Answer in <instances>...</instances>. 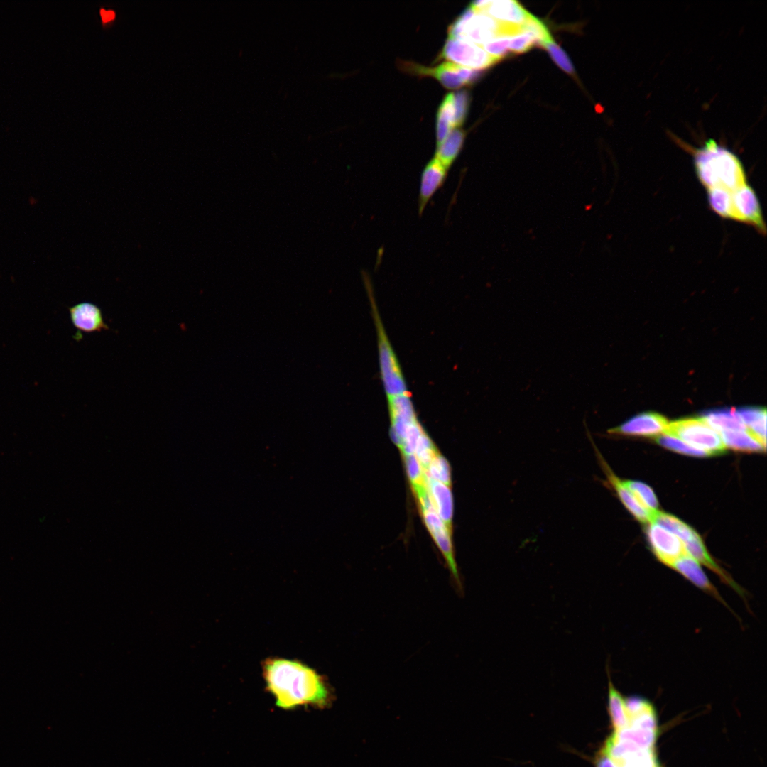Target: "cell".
I'll use <instances>...</instances> for the list:
<instances>
[{
    "label": "cell",
    "instance_id": "10",
    "mask_svg": "<svg viewBox=\"0 0 767 767\" xmlns=\"http://www.w3.org/2000/svg\"><path fill=\"white\" fill-rule=\"evenodd\" d=\"M448 170L435 157L424 167L420 175L418 200L419 216L423 214L433 197L445 184Z\"/></svg>",
    "mask_w": 767,
    "mask_h": 767
},
{
    "label": "cell",
    "instance_id": "22",
    "mask_svg": "<svg viewBox=\"0 0 767 767\" xmlns=\"http://www.w3.org/2000/svg\"><path fill=\"white\" fill-rule=\"evenodd\" d=\"M725 445L729 448L745 452H762L766 447L748 431H724L719 433Z\"/></svg>",
    "mask_w": 767,
    "mask_h": 767
},
{
    "label": "cell",
    "instance_id": "6",
    "mask_svg": "<svg viewBox=\"0 0 767 767\" xmlns=\"http://www.w3.org/2000/svg\"><path fill=\"white\" fill-rule=\"evenodd\" d=\"M440 57L460 66L477 70L489 68L500 61L477 44L452 38L446 40Z\"/></svg>",
    "mask_w": 767,
    "mask_h": 767
},
{
    "label": "cell",
    "instance_id": "8",
    "mask_svg": "<svg viewBox=\"0 0 767 767\" xmlns=\"http://www.w3.org/2000/svg\"><path fill=\"white\" fill-rule=\"evenodd\" d=\"M648 541L658 560L670 567L682 555L687 554L683 543L663 527L651 523L647 530Z\"/></svg>",
    "mask_w": 767,
    "mask_h": 767
},
{
    "label": "cell",
    "instance_id": "19",
    "mask_svg": "<svg viewBox=\"0 0 767 767\" xmlns=\"http://www.w3.org/2000/svg\"><path fill=\"white\" fill-rule=\"evenodd\" d=\"M608 713L614 731H619L629 725V718L626 712L625 698L614 687L609 677Z\"/></svg>",
    "mask_w": 767,
    "mask_h": 767
},
{
    "label": "cell",
    "instance_id": "11",
    "mask_svg": "<svg viewBox=\"0 0 767 767\" xmlns=\"http://www.w3.org/2000/svg\"><path fill=\"white\" fill-rule=\"evenodd\" d=\"M668 424L663 415L645 413L631 418L607 432L612 435L652 436L663 433Z\"/></svg>",
    "mask_w": 767,
    "mask_h": 767
},
{
    "label": "cell",
    "instance_id": "17",
    "mask_svg": "<svg viewBox=\"0 0 767 767\" xmlns=\"http://www.w3.org/2000/svg\"><path fill=\"white\" fill-rule=\"evenodd\" d=\"M736 413L748 432L766 447V410L761 408H743Z\"/></svg>",
    "mask_w": 767,
    "mask_h": 767
},
{
    "label": "cell",
    "instance_id": "30",
    "mask_svg": "<svg viewBox=\"0 0 767 767\" xmlns=\"http://www.w3.org/2000/svg\"><path fill=\"white\" fill-rule=\"evenodd\" d=\"M437 453H438L437 450L425 432L417 442L414 450V455L420 462L423 469H425Z\"/></svg>",
    "mask_w": 767,
    "mask_h": 767
},
{
    "label": "cell",
    "instance_id": "9",
    "mask_svg": "<svg viewBox=\"0 0 767 767\" xmlns=\"http://www.w3.org/2000/svg\"><path fill=\"white\" fill-rule=\"evenodd\" d=\"M472 6L500 22L518 26L524 24L531 14L515 0L475 1Z\"/></svg>",
    "mask_w": 767,
    "mask_h": 767
},
{
    "label": "cell",
    "instance_id": "28",
    "mask_svg": "<svg viewBox=\"0 0 767 767\" xmlns=\"http://www.w3.org/2000/svg\"><path fill=\"white\" fill-rule=\"evenodd\" d=\"M656 440L659 445L664 447L681 454L697 457L709 455L706 452L694 447L685 442L670 435H663L657 436Z\"/></svg>",
    "mask_w": 767,
    "mask_h": 767
},
{
    "label": "cell",
    "instance_id": "20",
    "mask_svg": "<svg viewBox=\"0 0 767 767\" xmlns=\"http://www.w3.org/2000/svg\"><path fill=\"white\" fill-rule=\"evenodd\" d=\"M454 127L455 110L453 93H447L440 104L437 114V146L446 138Z\"/></svg>",
    "mask_w": 767,
    "mask_h": 767
},
{
    "label": "cell",
    "instance_id": "12",
    "mask_svg": "<svg viewBox=\"0 0 767 767\" xmlns=\"http://www.w3.org/2000/svg\"><path fill=\"white\" fill-rule=\"evenodd\" d=\"M678 573L692 583L695 586L715 598L727 606V603L715 586L702 570L700 563L687 553L680 557L671 566Z\"/></svg>",
    "mask_w": 767,
    "mask_h": 767
},
{
    "label": "cell",
    "instance_id": "2",
    "mask_svg": "<svg viewBox=\"0 0 767 767\" xmlns=\"http://www.w3.org/2000/svg\"><path fill=\"white\" fill-rule=\"evenodd\" d=\"M700 183L707 189L722 187L731 192L747 183L743 165L729 149L709 138L698 148H689Z\"/></svg>",
    "mask_w": 767,
    "mask_h": 767
},
{
    "label": "cell",
    "instance_id": "32",
    "mask_svg": "<svg viewBox=\"0 0 767 767\" xmlns=\"http://www.w3.org/2000/svg\"><path fill=\"white\" fill-rule=\"evenodd\" d=\"M510 40L511 36L499 37L491 40L480 46L486 52L496 57L501 60L510 53Z\"/></svg>",
    "mask_w": 767,
    "mask_h": 767
},
{
    "label": "cell",
    "instance_id": "21",
    "mask_svg": "<svg viewBox=\"0 0 767 767\" xmlns=\"http://www.w3.org/2000/svg\"><path fill=\"white\" fill-rule=\"evenodd\" d=\"M651 523H655L676 535L685 543L692 540L697 533L688 525L672 515L655 511L651 516Z\"/></svg>",
    "mask_w": 767,
    "mask_h": 767
},
{
    "label": "cell",
    "instance_id": "15",
    "mask_svg": "<svg viewBox=\"0 0 767 767\" xmlns=\"http://www.w3.org/2000/svg\"><path fill=\"white\" fill-rule=\"evenodd\" d=\"M425 486L434 508L445 524L451 530L453 516V499L448 485L433 480L425 475Z\"/></svg>",
    "mask_w": 767,
    "mask_h": 767
},
{
    "label": "cell",
    "instance_id": "14",
    "mask_svg": "<svg viewBox=\"0 0 767 767\" xmlns=\"http://www.w3.org/2000/svg\"><path fill=\"white\" fill-rule=\"evenodd\" d=\"M70 320L80 332L92 333L109 329L100 308L96 305L82 302L69 308Z\"/></svg>",
    "mask_w": 767,
    "mask_h": 767
},
{
    "label": "cell",
    "instance_id": "31",
    "mask_svg": "<svg viewBox=\"0 0 767 767\" xmlns=\"http://www.w3.org/2000/svg\"><path fill=\"white\" fill-rule=\"evenodd\" d=\"M470 103V95L465 89L453 93L455 127H459L465 121Z\"/></svg>",
    "mask_w": 767,
    "mask_h": 767
},
{
    "label": "cell",
    "instance_id": "5",
    "mask_svg": "<svg viewBox=\"0 0 767 767\" xmlns=\"http://www.w3.org/2000/svg\"><path fill=\"white\" fill-rule=\"evenodd\" d=\"M401 68L420 76H430L447 89H457L472 84L482 75L481 70L464 67L452 62H445L435 67H425L411 62H403Z\"/></svg>",
    "mask_w": 767,
    "mask_h": 767
},
{
    "label": "cell",
    "instance_id": "18",
    "mask_svg": "<svg viewBox=\"0 0 767 767\" xmlns=\"http://www.w3.org/2000/svg\"><path fill=\"white\" fill-rule=\"evenodd\" d=\"M465 132L462 129H455L448 134L446 138L436 147L435 158L447 169H450L459 156L462 148Z\"/></svg>",
    "mask_w": 767,
    "mask_h": 767
},
{
    "label": "cell",
    "instance_id": "29",
    "mask_svg": "<svg viewBox=\"0 0 767 767\" xmlns=\"http://www.w3.org/2000/svg\"><path fill=\"white\" fill-rule=\"evenodd\" d=\"M541 48L548 51L555 64L566 73L575 75V71L572 63L566 53L555 42L553 38L545 42Z\"/></svg>",
    "mask_w": 767,
    "mask_h": 767
},
{
    "label": "cell",
    "instance_id": "7",
    "mask_svg": "<svg viewBox=\"0 0 767 767\" xmlns=\"http://www.w3.org/2000/svg\"><path fill=\"white\" fill-rule=\"evenodd\" d=\"M734 220L749 224L766 234V224L758 199L747 183L731 192Z\"/></svg>",
    "mask_w": 767,
    "mask_h": 767
},
{
    "label": "cell",
    "instance_id": "34",
    "mask_svg": "<svg viewBox=\"0 0 767 767\" xmlns=\"http://www.w3.org/2000/svg\"><path fill=\"white\" fill-rule=\"evenodd\" d=\"M594 766L595 767H618L616 762L603 749L597 755Z\"/></svg>",
    "mask_w": 767,
    "mask_h": 767
},
{
    "label": "cell",
    "instance_id": "35",
    "mask_svg": "<svg viewBox=\"0 0 767 767\" xmlns=\"http://www.w3.org/2000/svg\"><path fill=\"white\" fill-rule=\"evenodd\" d=\"M100 14H101V16H102V21L104 23L109 22V21L113 20L114 18V17H115V13H114V12L113 11H106L104 9H101Z\"/></svg>",
    "mask_w": 767,
    "mask_h": 767
},
{
    "label": "cell",
    "instance_id": "24",
    "mask_svg": "<svg viewBox=\"0 0 767 767\" xmlns=\"http://www.w3.org/2000/svg\"><path fill=\"white\" fill-rule=\"evenodd\" d=\"M711 209L720 217L734 220L731 192L722 187L707 189Z\"/></svg>",
    "mask_w": 767,
    "mask_h": 767
},
{
    "label": "cell",
    "instance_id": "26",
    "mask_svg": "<svg viewBox=\"0 0 767 767\" xmlns=\"http://www.w3.org/2000/svg\"><path fill=\"white\" fill-rule=\"evenodd\" d=\"M424 471L425 475L429 478L446 485H450L451 473L450 465L447 459L440 454H436Z\"/></svg>",
    "mask_w": 767,
    "mask_h": 767
},
{
    "label": "cell",
    "instance_id": "3",
    "mask_svg": "<svg viewBox=\"0 0 767 767\" xmlns=\"http://www.w3.org/2000/svg\"><path fill=\"white\" fill-rule=\"evenodd\" d=\"M521 26L500 22L487 14L467 8L448 27L449 38L467 40L479 45L496 38L513 36Z\"/></svg>",
    "mask_w": 767,
    "mask_h": 767
},
{
    "label": "cell",
    "instance_id": "4",
    "mask_svg": "<svg viewBox=\"0 0 767 767\" xmlns=\"http://www.w3.org/2000/svg\"><path fill=\"white\" fill-rule=\"evenodd\" d=\"M664 435L676 437L709 455L721 454L725 445L719 433L702 418H686L668 424Z\"/></svg>",
    "mask_w": 767,
    "mask_h": 767
},
{
    "label": "cell",
    "instance_id": "1",
    "mask_svg": "<svg viewBox=\"0 0 767 767\" xmlns=\"http://www.w3.org/2000/svg\"><path fill=\"white\" fill-rule=\"evenodd\" d=\"M262 675L276 705L285 710L311 705L327 706L332 693L325 678L298 660L268 658L262 662Z\"/></svg>",
    "mask_w": 767,
    "mask_h": 767
},
{
    "label": "cell",
    "instance_id": "33",
    "mask_svg": "<svg viewBox=\"0 0 767 767\" xmlns=\"http://www.w3.org/2000/svg\"><path fill=\"white\" fill-rule=\"evenodd\" d=\"M535 44L534 39L527 33L521 31L511 37L509 51L514 54L523 53Z\"/></svg>",
    "mask_w": 767,
    "mask_h": 767
},
{
    "label": "cell",
    "instance_id": "13",
    "mask_svg": "<svg viewBox=\"0 0 767 767\" xmlns=\"http://www.w3.org/2000/svg\"><path fill=\"white\" fill-rule=\"evenodd\" d=\"M592 441V445L596 452V455L599 460L601 467L602 468L604 474H606L609 484L615 490L616 493L619 496L621 501L625 506V507L633 515V516L641 521V523L650 522L651 513L647 510L643 508L636 500L632 494L624 486L622 481L620 480L617 476L613 472L609 466L606 462L605 459L599 452L598 449L594 445L590 436H589Z\"/></svg>",
    "mask_w": 767,
    "mask_h": 767
},
{
    "label": "cell",
    "instance_id": "25",
    "mask_svg": "<svg viewBox=\"0 0 767 767\" xmlns=\"http://www.w3.org/2000/svg\"><path fill=\"white\" fill-rule=\"evenodd\" d=\"M638 503L649 513L657 511L658 502L652 489L647 484L632 480L622 481Z\"/></svg>",
    "mask_w": 767,
    "mask_h": 767
},
{
    "label": "cell",
    "instance_id": "27",
    "mask_svg": "<svg viewBox=\"0 0 767 767\" xmlns=\"http://www.w3.org/2000/svg\"><path fill=\"white\" fill-rule=\"evenodd\" d=\"M521 31L528 33L534 39L535 44L540 47L553 38L545 24L533 14H531L526 23L521 26Z\"/></svg>",
    "mask_w": 767,
    "mask_h": 767
},
{
    "label": "cell",
    "instance_id": "23",
    "mask_svg": "<svg viewBox=\"0 0 767 767\" xmlns=\"http://www.w3.org/2000/svg\"><path fill=\"white\" fill-rule=\"evenodd\" d=\"M613 734L619 739L632 742L641 749H653L656 743L658 730L628 725L619 731H614Z\"/></svg>",
    "mask_w": 767,
    "mask_h": 767
},
{
    "label": "cell",
    "instance_id": "16",
    "mask_svg": "<svg viewBox=\"0 0 767 767\" xmlns=\"http://www.w3.org/2000/svg\"><path fill=\"white\" fill-rule=\"evenodd\" d=\"M702 418L719 433L724 431H748L734 408L709 410L704 413Z\"/></svg>",
    "mask_w": 767,
    "mask_h": 767
}]
</instances>
